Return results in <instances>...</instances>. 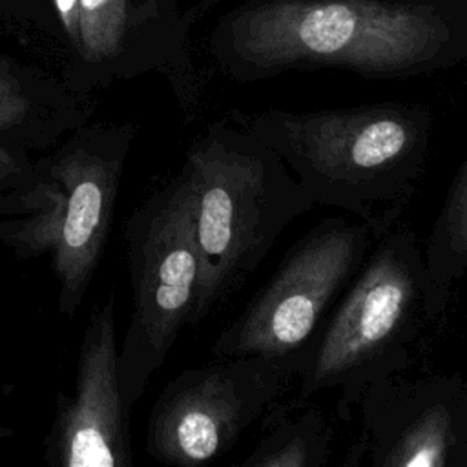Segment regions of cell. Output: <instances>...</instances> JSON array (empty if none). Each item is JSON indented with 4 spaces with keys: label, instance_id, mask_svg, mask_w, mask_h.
<instances>
[{
    "label": "cell",
    "instance_id": "obj_1",
    "mask_svg": "<svg viewBox=\"0 0 467 467\" xmlns=\"http://www.w3.org/2000/svg\"><path fill=\"white\" fill-rule=\"evenodd\" d=\"M234 119L285 161L316 206L339 208L385 232L416 192L432 139L429 109L401 102Z\"/></svg>",
    "mask_w": 467,
    "mask_h": 467
},
{
    "label": "cell",
    "instance_id": "obj_2",
    "mask_svg": "<svg viewBox=\"0 0 467 467\" xmlns=\"http://www.w3.org/2000/svg\"><path fill=\"white\" fill-rule=\"evenodd\" d=\"M452 33L429 9L378 0H270L234 16L223 58L239 80L299 67L403 77L451 57Z\"/></svg>",
    "mask_w": 467,
    "mask_h": 467
},
{
    "label": "cell",
    "instance_id": "obj_3",
    "mask_svg": "<svg viewBox=\"0 0 467 467\" xmlns=\"http://www.w3.org/2000/svg\"><path fill=\"white\" fill-rule=\"evenodd\" d=\"M181 173L192 195L199 252L190 325H199L316 204L285 161L234 117L210 124L192 142Z\"/></svg>",
    "mask_w": 467,
    "mask_h": 467
},
{
    "label": "cell",
    "instance_id": "obj_4",
    "mask_svg": "<svg viewBox=\"0 0 467 467\" xmlns=\"http://www.w3.org/2000/svg\"><path fill=\"white\" fill-rule=\"evenodd\" d=\"M431 317L423 244L394 224L376 239L299 367V400L330 390L350 420L370 383L407 368Z\"/></svg>",
    "mask_w": 467,
    "mask_h": 467
},
{
    "label": "cell",
    "instance_id": "obj_5",
    "mask_svg": "<svg viewBox=\"0 0 467 467\" xmlns=\"http://www.w3.org/2000/svg\"><path fill=\"white\" fill-rule=\"evenodd\" d=\"M135 128L80 124L36 157L40 206L0 219V246L16 259L49 257L57 308L73 317L104 254Z\"/></svg>",
    "mask_w": 467,
    "mask_h": 467
},
{
    "label": "cell",
    "instance_id": "obj_6",
    "mask_svg": "<svg viewBox=\"0 0 467 467\" xmlns=\"http://www.w3.org/2000/svg\"><path fill=\"white\" fill-rule=\"evenodd\" d=\"M390 230V228H389ZM385 230L330 217L296 241L244 310L217 336L213 358L261 356L294 378L327 317Z\"/></svg>",
    "mask_w": 467,
    "mask_h": 467
},
{
    "label": "cell",
    "instance_id": "obj_7",
    "mask_svg": "<svg viewBox=\"0 0 467 467\" xmlns=\"http://www.w3.org/2000/svg\"><path fill=\"white\" fill-rule=\"evenodd\" d=\"M126 254L133 312L119 348V378L124 403L131 409L195 308L199 252L192 195L182 173L128 219Z\"/></svg>",
    "mask_w": 467,
    "mask_h": 467
},
{
    "label": "cell",
    "instance_id": "obj_8",
    "mask_svg": "<svg viewBox=\"0 0 467 467\" xmlns=\"http://www.w3.org/2000/svg\"><path fill=\"white\" fill-rule=\"evenodd\" d=\"M182 370L157 396L146 452L171 467L204 465L228 452L294 378L261 356L215 358Z\"/></svg>",
    "mask_w": 467,
    "mask_h": 467
},
{
    "label": "cell",
    "instance_id": "obj_9",
    "mask_svg": "<svg viewBox=\"0 0 467 467\" xmlns=\"http://www.w3.org/2000/svg\"><path fill=\"white\" fill-rule=\"evenodd\" d=\"M370 383L356 410L359 434L347 467H465L467 378L460 374L405 376Z\"/></svg>",
    "mask_w": 467,
    "mask_h": 467
},
{
    "label": "cell",
    "instance_id": "obj_10",
    "mask_svg": "<svg viewBox=\"0 0 467 467\" xmlns=\"http://www.w3.org/2000/svg\"><path fill=\"white\" fill-rule=\"evenodd\" d=\"M128 410L119 378L115 294L109 290L86 325L73 392L57 394L46 462L58 467H130Z\"/></svg>",
    "mask_w": 467,
    "mask_h": 467
},
{
    "label": "cell",
    "instance_id": "obj_11",
    "mask_svg": "<svg viewBox=\"0 0 467 467\" xmlns=\"http://www.w3.org/2000/svg\"><path fill=\"white\" fill-rule=\"evenodd\" d=\"M80 124L71 100L0 60V139L47 151Z\"/></svg>",
    "mask_w": 467,
    "mask_h": 467
},
{
    "label": "cell",
    "instance_id": "obj_12",
    "mask_svg": "<svg viewBox=\"0 0 467 467\" xmlns=\"http://www.w3.org/2000/svg\"><path fill=\"white\" fill-rule=\"evenodd\" d=\"M429 310L441 316L456 285L467 275V157L458 168L423 246Z\"/></svg>",
    "mask_w": 467,
    "mask_h": 467
},
{
    "label": "cell",
    "instance_id": "obj_13",
    "mask_svg": "<svg viewBox=\"0 0 467 467\" xmlns=\"http://www.w3.org/2000/svg\"><path fill=\"white\" fill-rule=\"evenodd\" d=\"M332 429L323 410L308 407L294 418L279 421L265 434L243 467H323L330 458Z\"/></svg>",
    "mask_w": 467,
    "mask_h": 467
},
{
    "label": "cell",
    "instance_id": "obj_14",
    "mask_svg": "<svg viewBox=\"0 0 467 467\" xmlns=\"http://www.w3.org/2000/svg\"><path fill=\"white\" fill-rule=\"evenodd\" d=\"M40 206V173L31 150L0 139V219L26 215Z\"/></svg>",
    "mask_w": 467,
    "mask_h": 467
},
{
    "label": "cell",
    "instance_id": "obj_15",
    "mask_svg": "<svg viewBox=\"0 0 467 467\" xmlns=\"http://www.w3.org/2000/svg\"><path fill=\"white\" fill-rule=\"evenodd\" d=\"M128 20L126 0H78V46L88 62L117 55Z\"/></svg>",
    "mask_w": 467,
    "mask_h": 467
},
{
    "label": "cell",
    "instance_id": "obj_16",
    "mask_svg": "<svg viewBox=\"0 0 467 467\" xmlns=\"http://www.w3.org/2000/svg\"><path fill=\"white\" fill-rule=\"evenodd\" d=\"M53 4L69 42L77 47L78 46V0H53Z\"/></svg>",
    "mask_w": 467,
    "mask_h": 467
},
{
    "label": "cell",
    "instance_id": "obj_17",
    "mask_svg": "<svg viewBox=\"0 0 467 467\" xmlns=\"http://www.w3.org/2000/svg\"><path fill=\"white\" fill-rule=\"evenodd\" d=\"M465 467H467V462H465Z\"/></svg>",
    "mask_w": 467,
    "mask_h": 467
}]
</instances>
